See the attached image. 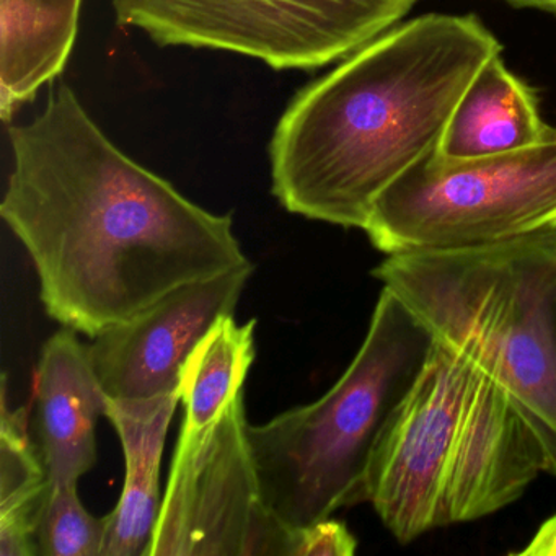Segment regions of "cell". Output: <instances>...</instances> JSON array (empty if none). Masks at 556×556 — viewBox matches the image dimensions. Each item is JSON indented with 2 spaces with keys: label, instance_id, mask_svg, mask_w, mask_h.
Segmentation results:
<instances>
[{
  "label": "cell",
  "instance_id": "13",
  "mask_svg": "<svg viewBox=\"0 0 556 556\" xmlns=\"http://www.w3.org/2000/svg\"><path fill=\"white\" fill-rule=\"evenodd\" d=\"M548 129L540 116L535 92L496 54L468 84L439 151L455 159L503 154L536 144Z\"/></svg>",
  "mask_w": 556,
  "mask_h": 556
},
{
  "label": "cell",
  "instance_id": "15",
  "mask_svg": "<svg viewBox=\"0 0 556 556\" xmlns=\"http://www.w3.org/2000/svg\"><path fill=\"white\" fill-rule=\"evenodd\" d=\"M255 328L256 320L239 325L233 315H227L191 351L178 383V396L185 406L181 429L207 428L243 392L255 361Z\"/></svg>",
  "mask_w": 556,
  "mask_h": 556
},
{
  "label": "cell",
  "instance_id": "1",
  "mask_svg": "<svg viewBox=\"0 0 556 556\" xmlns=\"http://www.w3.org/2000/svg\"><path fill=\"white\" fill-rule=\"evenodd\" d=\"M0 216L30 255L45 311L97 337L188 282L247 265L230 214H213L113 144L67 84L9 129Z\"/></svg>",
  "mask_w": 556,
  "mask_h": 556
},
{
  "label": "cell",
  "instance_id": "14",
  "mask_svg": "<svg viewBox=\"0 0 556 556\" xmlns=\"http://www.w3.org/2000/svg\"><path fill=\"white\" fill-rule=\"evenodd\" d=\"M0 402V556H35L50 478L28 429L30 408L9 405L8 374Z\"/></svg>",
  "mask_w": 556,
  "mask_h": 556
},
{
  "label": "cell",
  "instance_id": "12",
  "mask_svg": "<svg viewBox=\"0 0 556 556\" xmlns=\"http://www.w3.org/2000/svg\"><path fill=\"white\" fill-rule=\"evenodd\" d=\"M83 0H0V116L11 122L24 103L66 70L79 31Z\"/></svg>",
  "mask_w": 556,
  "mask_h": 556
},
{
  "label": "cell",
  "instance_id": "6",
  "mask_svg": "<svg viewBox=\"0 0 556 556\" xmlns=\"http://www.w3.org/2000/svg\"><path fill=\"white\" fill-rule=\"evenodd\" d=\"M556 229V129L484 157L434 149L374 204L364 232L386 255L470 249Z\"/></svg>",
  "mask_w": 556,
  "mask_h": 556
},
{
  "label": "cell",
  "instance_id": "2",
  "mask_svg": "<svg viewBox=\"0 0 556 556\" xmlns=\"http://www.w3.org/2000/svg\"><path fill=\"white\" fill-rule=\"evenodd\" d=\"M475 15L396 25L299 90L269 142L289 213L363 229L380 194L441 144L478 71L501 54Z\"/></svg>",
  "mask_w": 556,
  "mask_h": 556
},
{
  "label": "cell",
  "instance_id": "4",
  "mask_svg": "<svg viewBox=\"0 0 556 556\" xmlns=\"http://www.w3.org/2000/svg\"><path fill=\"white\" fill-rule=\"evenodd\" d=\"M372 276L507 396L556 478V229L393 253Z\"/></svg>",
  "mask_w": 556,
  "mask_h": 556
},
{
  "label": "cell",
  "instance_id": "7",
  "mask_svg": "<svg viewBox=\"0 0 556 556\" xmlns=\"http://www.w3.org/2000/svg\"><path fill=\"white\" fill-rule=\"evenodd\" d=\"M122 27L159 47L227 51L275 71L346 60L395 28L419 0H112Z\"/></svg>",
  "mask_w": 556,
  "mask_h": 556
},
{
  "label": "cell",
  "instance_id": "11",
  "mask_svg": "<svg viewBox=\"0 0 556 556\" xmlns=\"http://www.w3.org/2000/svg\"><path fill=\"white\" fill-rule=\"evenodd\" d=\"M178 403V393L154 402L106 403L105 416L122 441L126 473L122 497L105 517L102 556H151L162 507V455Z\"/></svg>",
  "mask_w": 556,
  "mask_h": 556
},
{
  "label": "cell",
  "instance_id": "17",
  "mask_svg": "<svg viewBox=\"0 0 556 556\" xmlns=\"http://www.w3.org/2000/svg\"><path fill=\"white\" fill-rule=\"evenodd\" d=\"M357 540L341 520L327 519L292 530L289 556H353Z\"/></svg>",
  "mask_w": 556,
  "mask_h": 556
},
{
  "label": "cell",
  "instance_id": "18",
  "mask_svg": "<svg viewBox=\"0 0 556 556\" xmlns=\"http://www.w3.org/2000/svg\"><path fill=\"white\" fill-rule=\"evenodd\" d=\"M506 2L516 8L539 9V11L556 14V0H506Z\"/></svg>",
  "mask_w": 556,
  "mask_h": 556
},
{
  "label": "cell",
  "instance_id": "8",
  "mask_svg": "<svg viewBox=\"0 0 556 556\" xmlns=\"http://www.w3.org/2000/svg\"><path fill=\"white\" fill-rule=\"evenodd\" d=\"M243 392L201 431L180 429L151 556H289L292 530L269 510Z\"/></svg>",
  "mask_w": 556,
  "mask_h": 556
},
{
  "label": "cell",
  "instance_id": "3",
  "mask_svg": "<svg viewBox=\"0 0 556 556\" xmlns=\"http://www.w3.org/2000/svg\"><path fill=\"white\" fill-rule=\"evenodd\" d=\"M540 473L542 445L507 396L435 341L377 448L367 503L405 545L504 509Z\"/></svg>",
  "mask_w": 556,
  "mask_h": 556
},
{
  "label": "cell",
  "instance_id": "9",
  "mask_svg": "<svg viewBox=\"0 0 556 556\" xmlns=\"http://www.w3.org/2000/svg\"><path fill=\"white\" fill-rule=\"evenodd\" d=\"M252 263L188 282L123 324L93 337L90 359L106 396L154 402L177 395L191 351L237 304L252 278Z\"/></svg>",
  "mask_w": 556,
  "mask_h": 556
},
{
  "label": "cell",
  "instance_id": "10",
  "mask_svg": "<svg viewBox=\"0 0 556 556\" xmlns=\"http://www.w3.org/2000/svg\"><path fill=\"white\" fill-rule=\"evenodd\" d=\"M34 387L38 447L50 484H79L96 467L97 422L109 396L76 330L64 327L45 343Z\"/></svg>",
  "mask_w": 556,
  "mask_h": 556
},
{
  "label": "cell",
  "instance_id": "5",
  "mask_svg": "<svg viewBox=\"0 0 556 556\" xmlns=\"http://www.w3.org/2000/svg\"><path fill=\"white\" fill-rule=\"evenodd\" d=\"M434 343L383 288L366 338L338 382L311 405L249 426L263 497L286 529L367 503L377 448Z\"/></svg>",
  "mask_w": 556,
  "mask_h": 556
},
{
  "label": "cell",
  "instance_id": "16",
  "mask_svg": "<svg viewBox=\"0 0 556 556\" xmlns=\"http://www.w3.org/2000/svg\"><path fill=\"white\" fill-rule=\"evenodd\" d=\"M105 517L84 507L77 484L51 486L38 526V555L102 556Z\"/></svg>",
  "mask_w": 556,
  "mask_h": 556
}]
</instances>
